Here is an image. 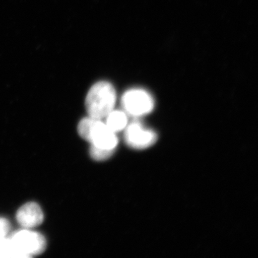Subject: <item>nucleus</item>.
Segmentation results:
<instances>
[{
	"mask_svg": "<svg viewBox=\"0 0 258 258\" xmlns=\"http://www.w3.org/2000/svg\"><path fill=\"white\" fill-rule=\"evenodd\" d=\"M16 218L23 227L32 228L42 223L44 215L41 208L37 203H28L19 209Z\"/></svg>",
	"mask_w": 258,
	"mask_h": 258,
	"instance_id": "6",
	"label": "nucleus"
},
{
	"mask_svg": "<svg viewBox=\"0 0 258 258\" xmlns=\"http://www.w3.org/2000/svg\"><path fill=\"white\" fill-rule=\"evenodd\" d=\"M106 118V124L115 133L123 130L128 124L126 113L123 111L113 110Z\"/></svg>",
	"mask_w": 258,
	"mask_h": 258,
	"instance_id": "7",
	"label": "nucleus"
},
{
	"mask_svg": "<svg viewBox=\"0 0 258 258\" xmlns=\"http://www.w3.org/2000/svg\"><path fill=\"white\" fill-rule=\"evenodd\" d=\"M125 128V143L132 149H147L157 142V134L154 131L144 128L140 122L134 121L127 125Z\"/></svg>",
	"mask_w": 258,
	"mask_h": 258,
	"instance_id": "5",
	"label": "nucleus"
},
{
	"mask_svg": "<svg viewBox=\"0 0 258 258\" xmlns=\"http://www.w3.org/2000/svg\"><path fill=\"white\" fill-rule=\"evenodd\" d=\"M78 132L81 138L94 147L115 150L118 145L116 134L101 120L90 116L83 118L78 125Z\"/></svg>",
	"mask_w": 258,
	"mask_h": 258,
	"instance_id": "2",
	"label": "nucleus"
},
{
	"mask_svg": "<svg viewBox=\"0 0 258 258\" xmlns=\"http://www.w3.org/2000/svg\"><path fill=\"white\" fill-rule=\"evenodd\" d=\"M10 240L24 257L41 254L46 248V240L44 236L34 231H17L11 236Z\"/></svg>",
	"mask_w": 258,
	"mask_h": 258,
	"instance_id": "3",
	"label": "nucleus"
},
{
	"mask_svg": "<svg viewBox=\"0 0 258 258\" xmlns=\"http://www.w3.org/2000/svg\"><path fill=\"white\" fill-rule=\"evenodd\" d=\"M10 230V224L7 219L0 217V239L6 237Z\"/></svg>",
	"mask_w": 258,
	"mask_h": 258,
	"instance_id": "10",
	"label": "nucleus"
},
{
	"mask_svg": "<svg viewBox=\"0 0 258 258\" xmlns=\"http://www.w3.org/2000/svg\"><path fill=\"white\" fill-rule=\"evenodd\" d=\"M115 150L101 149L91 145L90 149V155L96 161H104L109 159L113 155Z\"/></svg>",
	"mask_w": 258,
	"mask_h": 258,
	"instance_id": "9",
	"label": "nucleus"
},
{
	"mask_svg": "<svg viewBox=\"0 0 258 258\" xmlns=\"http://www.w3.org/2000/svg\"><path fill=\"white\" fill-rule=\"evenodd\" d=\"M24 258L10 240L6 237L0 239V258Z\"/></svg>",
	"mask_w": 258,
	"mask_h": 258,
	"instance_id": "8",
	"label": "nucleus"
},
{
	"mask_svg": "<svg viewBox=\"0 0 258 258\" xmlns=\"http://www.w3.org/2000/svg\"><path fill=\"white\" fill-rule=\"evenodd\" d=\"M116 92L111 83L100 81L88 91L86 106L90 117L101 120L106 118L114 108Z\"/></svg>",
	"mask_w": 258,
	"mask_h": 258,
	"instance_id": "1",
	"label": "nucleus"
},
{
	"mask_svg": "<svg viewBox=\"0 0 258 258\" xmlns=\"http://www.w3.org/2000/svg\"><path fill=\"white\" fill-rule=\"evenodd\" d=\"M122 106L125 113L132 116L149 114L154 108L152 96L142 89H131L122 96Z\"/></svg>",
	"mask_w": 258,
	"mask_h": 258,
	"instance_id": "4",
	"label": "nucleus"
}]
</instances>
